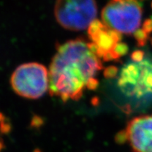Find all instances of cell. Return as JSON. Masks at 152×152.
<instances>
[{"instance_id":"obj_1","label":"cell","mask_w":152,"mask_h":152,"mask_svg":"<svg viewBox=\"0 0 152 152\" xmlns=\"http://www.w3.org/2000/svg\"><path fill=\"white\" fill-rule=\"evenodd\" d=\"M102 68V61L90 43L76 39L61 45L49 68V93L64 102L78 100L86 89H96L95 75Z\"/></svg>"},{"instance_id":"obj_2","label":"cell","mask_w":152,"mask_h":152,"mask_svg":"<svg viewBox=\"0 0 152 152\" xmlns=\"http://www.w3.org/2000/svg\"><path fill=\"white\" fill-rule=\"evenodd\" d=\"M118 86L121 92L136 107L152 103V58L131 59L120 72Z\"/></svg>"},{"instance_id":"obj_3","label":"cell","mask_w":152,"mask_h":152,"mask_svg":"<svg viewBox=\"0 0 152 152\" xmlns=\"http://www.w3.org/2000/svg\"><path fill=\"white\" fill-rule=\"evenodd\" d=\"M142 7L138 0H111L102 12L103 23L121 34L135 33L141 24Z\"/></svg>"},{"instance_id":"obj_4","label":"cell","mask_w":152,"mask_h":152,"mask_svg":"<svg viewBox=\"0 0 152 152\" xmlns=\"http://www.w3.org/2000/svg\"><path fill=\"white\" fill-rule=\"evenodd\" d=\"M96 14L95 0H56L55 4L56 20L68 30L78 31L89 28Z\"/></svg>"},{"instance_id":"obj_5","label":"cell","mask_w":152,"mask_h":152,"mask_svg":"<svg viewBox=\"0 0 152 152\" xmlns=\"http://www.w3.org/2000/svg\"><path fill=\"white\" fill-rule=\"evenodd\" d=\"M49 73L37 63H28L18 66L13 73L11 83L20 96L28 99L41 97L49 88Z\"/></svg>"},{"instance_id":"obj_6","label":"cell","mask_w":152,"mask_h":152,"mask_svg":"<svg viewBox=\"0 0 152 152\" xmlns=\"http://www.w3.org/2000/svg\"><path fill=\"white\" fill-rule=\"evenodd\" d=\"M90 45L95 54L105 61L118 59L128 52V47L121 42V35L99 20L88 28Z\"/></svg>"},{"instance_id":"obj_7","label":"cell","mask_w":152,"mask_h":152,"mask_svg":"<svg viewBox=\"0 0 152 152\" xmlns=\"http://www.w3.org/2000/svg\"><path fill=\"white\" fill-rule=\"evenodd\" d=\"M122 132L132 152H152V114L134 118Z\"/></svg>"},{"instance_id":"obj_8","label":"cell","mask_w":152,"mask_h":152,"mask_svg":"<svg viewBox=\"0 0 152 152\" xmlns=\"http://www.w3.org/2000/svg\"><path fill=\"white\" fill-rule=\"evenodd\" d=\"M149 34L144 31L143 29L137 30L135 33H134V37H135L138 45L140 46H144L147 43V39H149Z\"/></svg>"},{"instance_id":"obj_9","label":"cell","mask_w":152,"mask_h":152,"mask_svg":"<svg viewBox=\"0 0 152 152\" xmlns=\"http://www.w3.org/2000/svg\"><path fill=\"white\" fill-rule=\"evenodd\" d=\"M145 53L143 51L138 50L132 53V56H131V59L134 61H142L145 58Z\"/></svg>"},{"instance_id":"obj_10","label":"cell","mask_w":152,"mask_h":152,"mask_svg":"<svg viewBox=\"0 0 152 152\" xmlns=\"http://www.w3.org/2000/svg\"><path fill=\"white\" fill-rule=\"evenodd\" d=\"M144 31H146L148 34L152 33V18L147 19L144 23L143 28H142Z\"/></svg>"},{"instance_id":"obj_11","label":"cell","mask_w":152,"mask_h":152,"mask_svg":"<svg viewBox=\"0 0 152 152\" xmlns=\"http://www.w3.org/2000/svg\"><path fill=\"white\" fill-rule=\"evenodd\" d=\"M117 71H118L117 68H115V67L110 68L105 71L106 77H113V76L116 75Z\"/></svg>"},{"instance_id":"obj_12","label":"cell","mask_w":152,"mask_h":152,"mask_svg":"<svg viewBox=\"0 0 152 152\" xmlns=\"http://www.w3.org/2000/svg\"><path fill=\"white\" fill-rule=\"evenodd\" d=\"M151 8H152V2H151Z\"/></svg>"},{"instance_id":"obj_13","label":"cell","mask_w":152,"mask_h":152,"mask_svg":"<svg viewBox=\"0 0 152 152\" xmlns=\"http://www.w3.org/2000/svg\"><path fill=\"white\" fill-rule=\"evenodd\" d=\"M151 42H152V41H151Z\"/></svg>"}]
</instances>
